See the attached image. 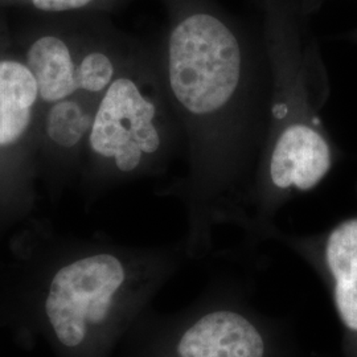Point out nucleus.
I'll return each mask as SVG.
<instances>
[{"label": "nucleus", "mask_w": 357, "mask_h": 357, "mask_svg": "<svg viewBox=\"0 0 357 357\" xmlns=\"http://www.w3.org/2000/svg\"><path fill=\"white\" fill-rule=\"evenodd\" d=\"M166 90L187 144L180 185L187 208L185 255L199 259L220 225H236L268 138V57L205 11L184 15L168 35Z\"/></svg>", "instance_id": "1"}, {"label": "nucleus", "mask_w": 357, "mask_h": 357, "mask_svg": "<svg viewBox=\"0 0 357 357\" xmlns=\"http://www.w3.org/2000/svg\"><path fill=\"white\" fill-rule=\"evenodd\" d=\"M158 357H301L291 326L258 310L246 284L217 281L167 324Z\"/></svg>", "instance_id": "2"}, {"label": "nucleus", "mask_w": 357, "mask_h": 357, "mask_svg": "<svg viewBox=\"0 0 357 357\" xmlns=\"http://www.w3.org/2000/svg\"><path fill=\"white\" fill-rule=\"evenodd\" d=\"M178 119L167 118L162 103L134 77H115L103 91L89 131L93 153L118 174L131 175L160 158L172 144Z\"/></svg>", "instance_id": "3"}, {"label": "nucleus", "mask_w": 357, "mask_h": 357, "mask_svg": "<svg viewBox=\"0 0 357 357\" xmlns=\"http://www.w3.org/2000/svg\"><path fill=\"white\" fill-rule=\"evenodd\" d=\"M128 261L114 253H98L61 268L53 278L45 311L59 340L81 344L90 328L114 319L131 286Z\"/></svg>", "instance_id": "4"}, {"label": "nucleus", "mask_w": 357, "mask_h": 357, "mask_svg": "<svg viewBox=\"0 0 357 357\" xmlns=\"http://www.w3.org/2000/svg\"><path fill=\"white\" fill-rule=\"evenodd\" d=\"M273 240L301 257L319 277L339 320L343 357H357V215L318 234L278 229Z\"/></svg>", "instance_id": "5"}, {"label": "nucleus", "mask_w": 357, "mask_h": 357, "mask_svg": "<svg viewBox=\"0 0 357 357\" xmlns=\"http://www.w3.org/2000/svg\"><path fill=\"white\" fill-rule=\"evenodd\" d=\"M38 97L36 79L26 65L0 61V147L24 135Z\"/></svg>", "instance_id": "6"}, {"label": "nucleus", "mask_w": 357, "mask_h": 357, "mask_svg": "<svg viewBox=\"0 0 357 357\" xmlns=\"http://www.w3.org/2000/svg\"><path fill=\"white\" fill-rule=\"evenodd\" d=\"M26 66L36 79L38 97L47 102L63 101L78 90L72 54L59 36L35 40L26 53Z\"/></svg>", "instance_id": "7"}, {"label": "nucleus", "mask_w": 357, "mask_h": 357, "mask_svg": "<svg viewBox=\"0 0 357 357\" xmlns=\"http://www.w3.org/2000/svg\"><path fill=\"white\" fill-rule=\"evenodd\" d=\"M91 116L76 102L59 101L47 116V132L61 147H73L90 131Z\"/></svg>", "instance_id": "8"}, {"label": "nucleus", "mask_w": 357, "mask_h": 357, "mask_svg": "<svg viewBox=\"0 0 357 357\" xmlns=\"http://www.w3.org/2000/svg\"><path fill=\"white\" fill-rule=\"evenodd\" d=\"M114 78V61L105 52H90L76 68L77 88L89 93L106 91Z\"/></svg>", "instance_id": "9"}, {"label": "nucleus", "mask_w": 357, "mask_h": 357, "mask_svg": "<svg viewBox=\"0 0 357 357\" xmlns=\"http://www.w3.org/2000/svg\"><path fill=\"white\" fill-rule=\"evenodd\" d=\"M26 1L40 13H65L79 11L96 4L98 0H19Z\"/></svg>", "instance_id": "10"}]
</instances>
